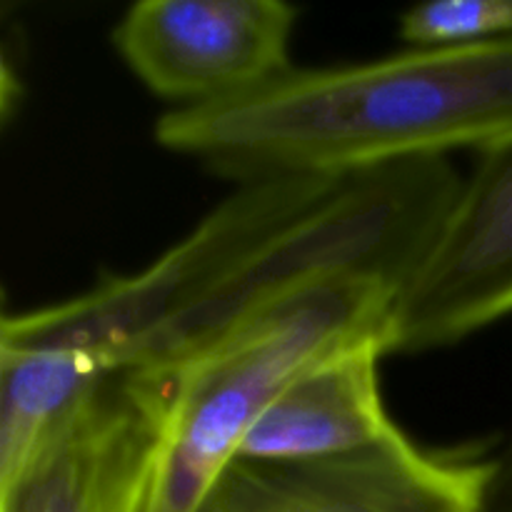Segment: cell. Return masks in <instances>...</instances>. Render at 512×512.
<instances>
[{
	"mask_svg": "<svg viewBox=\"0 0 512 512\" xmlns=\"http://www.w3.org/2000/svg\"><path fill=\"white\" fill-rule=\"evenodd\" d=\"M490 450L388 443L310 463L233 460L195 512H480Z\"/></svg>",
	"mask_w": 512,
	"mask_h": 512,
	"instance_id": "6",
	"label": "cell"
},
{
	"mask_svg": "<svg viewBox=\"0 0 512 512\" xmlns=\"http://www.w3.org/2000/svg\"><path fill=\"white\" fill-rule=\"evenodd\" d=\"M383 358L385 338H368L305 368L265 405L238 458L310 463L388 443L400 428L385 408Z\"/></svg>",
	"mask_w": 512,
	"mask_h": 512,
	"instance_id": "8",
	"label": "cell"
},
{
	"mask_svg": "<svg viewBox=\"0 0 512 512\" xmlns=\"http://www.w3.org/2000/svg\"><path fill=\"white\" fill-rule=\"evenodd\" d=\"M168 415L153 373L95 385L0 480V512H143Z\"/></svg>",
	"mask_w": 512,
	"mask_h": 512,
	"instance_id": "7",
	"label": "cell"
},
{
	"mask_svg": "<svg viewBox=\"0 0 512 512\" xmlns=\"http://www.w3.org/2000/svg\"><path fill=\"white\" fill-rule=\"evenodd\" d=\"M298 15L283 0H138L115 23L110 43L170 110L203 108L293 68Z\"/></svg>",
	"mask_w": 512,
	"mask_h": 512,
	"instance_id": "5",
	"label": "cell"
},
{
	"mask_svg": "<svg viewBox=\"0 0 512 512\" xmlns=\"http://www.w3.org/2000/svg\"><path fill=\"white\" fill-rule=\"evenodd\" d=\"M400 280L345 273L295 290L215 335L160 375L168 415L143 512H195L238 458L265 405L325 355L388 340Z\"/></svg>",
	"mask_w": 512,
	"mask_h": 512,
	"instance_id": "3",
	"label": "cell"
},
{
	"mask_svg": "<svg viewBox=\"0 0 512 512\" xmlns=\"http://www.w3.org/2000/svg\"><path fill=\"white\" fill-rule=\"evenodd\" d=\"M480 512H512V428L500 448L490 453Z\"/></svg>",
	"mask_w": 512,
	"mask_h": 512,
	"instance_id": "10",
	"label": "cell"
},
{
	"mask_svg": "<svg viewBox=\"0 0 512 512\" xmlns=\"http://www.w3.org/2000/svg\"><path fill=\"white\" fill-rule=\"evenodd\" d=\"M448 158L238 185L138 273L0 318V480L95 385L173 365L255 310L345 273L403 283L458 195Z\"/></svg>",
	"mask_w": 512,
	"mask_h": 512,
	"instance_id": "1",
	"label": "cell"
},
{
	"mask_svg": "<svg viewBox=\"0 0 512 512\" xmlns=\"http://www.w3.org/2000/svg\"><path fill=\"white\" fill-rule=\"evenodd\" d=\"M155 143L233 183L358 178L512 138V38L290 68L250 93L165 110Z\"/></svg>",
	"mask_w": 512,
	"mask_h": 512,
	"instance_id": "2",
	"label": "cell"
},
{
	"mask_svg": "<svg viewBox=\"0 0 512 512\" xmlns=\"http://www.w3.org/2000/svg\"><path fill=\"white\" fill-rule=\"evenodd\" d=\"M512 315V138L478 155L395 293L388 355L465 343Z\"/></svg>",
	"mask_w": 512,
	"mask_h": 512,
	"instance_id": "4",
	"label": "cell"
},
{
	"mask_svg": "<svg viewBox=\"0 0 512 512\" xmlns=\"http://www.w3.org/2000/svg\"><path fill=\"white\" fill-rule=\"evenodd\" d=\"M398 35L410 48H475L512 38V0H433L405 10Z\"/></svg>",
	"mask_w": 512,
	"mask_h": 512,
	"instance_id": "9",
	"label": "cell"
}]
</instances>
